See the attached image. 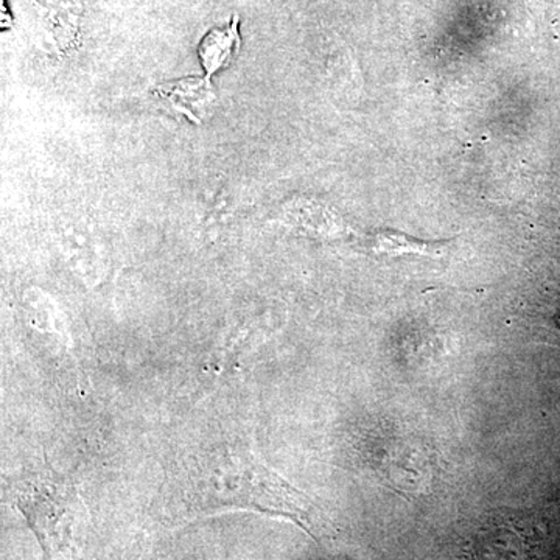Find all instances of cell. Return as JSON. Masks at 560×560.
Wrapping results in <instances>:
<instances>
[{"instance_id": "obj_1", "label": "cell", "mask_w": 560, "mask_h": 560, "mask_svg": "<svg viewBox=\"0 0 560 560\" xmlns=\"http://www.w3.org/2000/svg\"><path fill=\"white\" fill-rule=\"evenodd\" d=\"M164 510L173 525L241 510L285 518L316 540L326 530L312 499L238 444L206 448L186 460L173 478Z\"/></svg>"}, {"instance_id": "obj_2", "label": "cell", "mask_w": 560, "mask_h": 560, "mask_svg": "<svg viewBox=\"0 0 560 560\" xmlns=\"http://www.w3.org/2000/svg\"><path fill=\"white\" fill-rule=\"evenodd\" d=\"M14 500L43 548L44 560H72L79 514L75 493L51 471L18 481Z\"/></svg>"}, {"instance_id": "obj_3", "label": "cell", "mask_w": 560, "mask_h": 560, "mask_svg": "<svg viewBox=\"0 0 560 560\" xmlns=\"http://www.w3.org/2000/svg\"><path fill=\"white\" fill-rule=\"evenodd\" d=\"M276 221L291 231L323 241H335L350 234V228L338 210L318 198H290L280 206Z\"/></svg>"}, {"instance_id": "obj_4", "label": "cell", "mask_w": 560, "mask_h": 560, "mask_svg": "<svg viewBox=\"0 0 560 560\" xmlns=\"http://www.w3.org/2000/svg\"><path fill=\"white\" fill-rule=\"evenodd\" d=\"M154 97L173 113L186 117L195 125L205 124L219 103L212 80L206 75L180 77L153 88Z\"/></svg>"}, {"instance_id": "obj_5", "label": "cell", "mask_w": 560, "mask_h": 560, "mask_svg": "<svg viewBox=\"0 0 560 560\" xmlns=\"http://www.w3.org/2000/svg\"><path fill=\"white\" fill-rule=\"evenodd\" d=\"M238 27H241V20L235 14L226 24L220 27L217 25L202 36L197 54L202 72L208 79L212 80L221 70L230 68L237 57L242 47Z\"/></svg>"}, {"instance_id": "obj_6", "label": "cell", "mask_w": 560, "mask_h": 560, "mask_svg": "<svg viewBox=\"0 0 560 560\" xmlns=\"http://www.w3.org/2000/svg\"><path fill=\"white\" fill-rule=\"evenodd\" d=\"M361 246L368 253L386 254V256H400V254H423L433 256L442 253L447 242H423L411 235L400 234L396 231H378L360 237Z\"/></svg>"}]
</instances>
